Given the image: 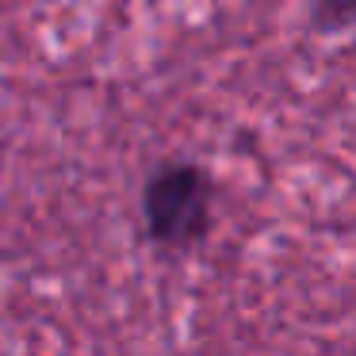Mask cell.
<instances>
[{
    "mask_svg": "<svg viewBox=\"0 0 356 356\" xmlns=\"http://www.w3.org/2000/svg\"><path fill=\"white\" fill-rule=\"evenodd\" d=\"M211 180L195 165H165L146 184V226L161 245L188 249L207 234Z\"/></svg>",
    "mask_w": 356,
    "mask_h": 356,
    "instance_id": "6da1fadb",
    "label": "cell"
},
{
    "mask_svg": "<svg viewBox=\"0 0 356 356\" xmlns=\"http://www.w3.org/2000/svg\"><path fill=\"white\" fill-rule=\"evenodd\" d=\"M356 8V0H325V12H348Z\"/></svg>",
    "mask_w": 356,
    "mask_h": 356,
    "instance_id": "7a4b0ae2",
    "label": "cell"
}]
</instances>
